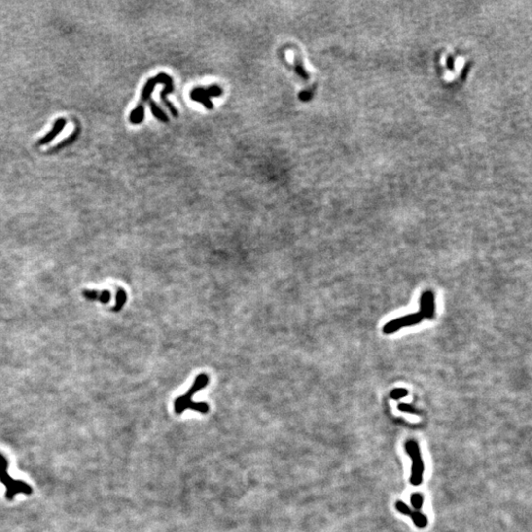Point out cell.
Instances as JSON below:
<instances>
[{
    "label": "cell",
    "mask_w": 532,
    "mask_h": 532,
    "mask_svg": "<svg viewBox=\"0 0 532 532\" xmlns=\"http://www.w3.org/2000/svg\"><path fill=\"white\" fill-rule=\"evenodd\" d=\"M157 84H165V88L161 92V95H160L161 101L169 108L170 112L172 113V115L174 117L178 116V111L177 110V108L173 106V104L167 98V96L170 95L174 91L173 78L170 75H168L167 73H159L155 77H151L150 79H148V81L145 83V85L143 87V90H142V93H141L140 101H139L138 105L136 106V107L131 111V113L129 115V121L132 124H140L144 120L145 105H146V103H148L150 101L151 95H152V93H153V91H154Z\"/></svg>",
    "instance_id": "6da1fadb"
},
{
    "label": "cell",
    "mask_w": 532,
    "mask_h": 532,
    "mask_svg": "<svg viewBox=\"0 0 532 532\" xmlns=\"http://www.w3.org/2000/svg\"><path fill=\"white\" fill-rule=\"evenodd\" d=\"M209 383V378L206 374H200L196 377L194 383L187 392L176 398L174 403V409L177 414L183 413L186 409H191L193 411L206 414L209 412V405L206 402H195L192 400L193 395L203 390Z\"/></svg>",
    "instance_id": "7a4b0ae2"
},
{
    "label": "cell",
    "mask_w": 532,
    "mask_h": 532,
    "mask_svg": "<svg viewBox=\"0 0 532 532\" xmlns=\"http://www.w3.org/2000/svg\"><path fill=\"white\" fill-rule=\"evenodd\" d=\"M0 482L5 486L6 493L5 496L8 500H13L18 494L30 495L32 493V488L30 485L25 483L22 480L13 479L8 473V461L0 454Z\"/></svg>",
    "instance_id": "3957f363"
},
{
    "label": "cell",
    "mask_w": 532,
    "mask_h": 532,
    "mask_svg": "<svg viewBox=\"0 0 532 532\" xmlns=\"http://www.w3.org/2000/svg\"><path fill=\"white\" fill-rule=\"evenodd\" d=\"M405 450L412 461L410 482L414 486H419L423 481L424 475V462L421 457L419 446L415 441L410 440L405 444Z\"/></svg>",
    "instance_id": "277c9868"
},
{
    "label": "cell",
    "mask_w": 532,
    "mask_h": 532,
    "mask_svg": "<svg viewBox=\"0 0 532 532\" xmlns=\"http://www.w3.org/2000/svg\"><path fill=\"white\" fill-rule=\"evenodd\" d=\"M223 94L221 87L217 85H211L208 87H196L190 92L191 100L203 105L207 109L213 108L211 98L220 97Z\"/></svg>",
    "instance_id": "5b68a950"
},
{
    "label": "cell",
    "mask_w": 532,
    "mask_h": 532,
    "mask_svg": "<svg viewBox=\"0 0 532 532\" xmlns=\"http://www.w3.org/2000/svg\"><path fill=\"white\" fill-rule=\"evenodd\" d=\"M423 319H424V316H423L421 313L408 315V316H405V317L396 319H394V320H392V321L387 323V324L384 326V332L387 333V334L393 333V332H395L396 330H398V329H400V328H402V327L418 324V323H419L420 321H422Z\"/></svg>",
    "instance_id": "8992f818"
},
{
    "label": "cell",
    "mask_w": 532,
    "mask_h": 532,
    "mask_svg": "<svg viewBox=\"0 0 532 532\" xmlns=\"http://www.w3.org/2000/svg\"><path fill=\"white\" fill-rule=\"evenodd\" d=\"M421 311L420 313L424 316V318L432 319L435 312V301H434V295L432 291H426L420 301Z\"/></svg>",
    "instance_id": "52a82bcc"
},
{
    "label": "cell",
    "mask_w": 532,
    "mask_h": 532,
    "mask_svg": "<svg viewBox=\"0 0 532 532\" xmlns=\"http://www.w3.org/2000/svg\"><path fill=\"white\" fill-rule=\"evenodd\" d=\"M66 119L63 118V117H60V118H57L56 121L54 122L52 128L50 131H48L42 138L39 139L38 141V144L39 145H46L48 143H50L59 133L62 132V130L64 129L65 125H66Z\"/></svg>",
    "instance_id": "ba28073f"
},
{
    "label": "cell",
    "mask_w": 532,
    "mask_h": 532,
    "mask_svg": "<svg viewBox=\"0 0 532 532\" xmlns=\"http://www.w3.org/2000/svg\"><path fill=\"white\" fill-rule=\"evenodd\" d=\"M82 295L87 299L88 301H96L100 302L102 304H107L110 300V292L108 290H84L82 292Z\"/></svg>",
    "instance_id": "9c48e42d"
},
{
    "label": "cell",
    "mask_w": 532,
    "mask_h": 532,
    "mask_svg": "<svg viewBox=\"0 0 532 532\" xmlns=\"http://www.w3.org/2000/svg\"><path fill=\"white\" fill-rule=\"evenodd\" d=\"M294 66H295L296 73L299 76H301L305 80L309 79V73L307 72V70L304 67L301 55L299 53H296V52H295V56H294Z\"/></svg>",
    "instance_id": "30bf717a"
},
{
    "label": "cell",
    "mask_w": 532,
    "mask_h": 532,
    "mask_svg": "<svg viewBox=\"0 0 532 532\" xmlns=\"http://www.w3.org/2000/svg\"><path fill=\"white\" fill-rule=\"evenodd\" d=\"M115 299H116V300H115V305H114V307L112 308V311L115 312V313H118L119 311L122 310L123 306H124L125 303H126V300H127L126 293H125V291H124L122 288H118V289H117Z\"/></svg>",
    "instance_id": "8fae6325"
},
{
    "label": "cell",
    "mask_w": 532,
    "mask_h": 532,
    "mask_svg": "<svg viewBox=\"0 0 532 532\" xmlns=\"http://www.w3.org/2000/svg\"><path fill=\"white\" fill-rule=\"evenodd\" d=\"M149 106H150L151 112L154 114L156 118H158L162 122H169L168 115L158 106V105L153 100L149 101Z\"/></svg>",
    "instance_id": "7c38bea8"
},
{
    "label": "cell",
    "mask_w": 532,
    "mask_h": 532,
    "mask_svg": "<svg viewBox=\"0 0 532 532\" xmlns=\"http://www.w3.org/2000/svg\"><path fill=\"white\" fill-rule=\"evenodd\" d=\"M408 516L411 517L414 525L416 527L420 528V529H424L428 525V520H427L426 516H424L420 512H412V511H410Z\"/></svg>",
    "instance_id": "4fadbf2b"
},
{
    "label": "cell",
    "mask_w": 532,
    "mask_h": 532,
    "mask_svg": "<svg viewBox=\"0 0 532 532\" xmlns=\"http://www.w3.org/2000/svg\"><path fill=\"white\" fill-rule=\"evenodd\" d=\"M423 502H424V499H423V496L419 493H416V494H413L411 496V505L413 506L414 509L416 510H421L422 507H423Z\"/></svg>",
    "instance_id": "5bb4252c"
},
{
    "label": "cell",
    "mask_w": 532,
    "mask_h": 532,
    "mask_svg": "<svg viewBox=\"0 0 532 532\" xmlns=\"http://www.w3.org/2000/svg\"><path fill=\"white\" fill-rule=\"evenodd\" d=\"M407 393H408L407 390H403V389H397V390H394L390 393V396H391V398L397 400V399H400V398H402V397H405V396L407 395Z\"/></svg>",
    "instance_id": "9a60e30c"
},
{
    "label": "cell",
    "mask_w": 532,
    "mask_h": 532,
    "mask_svg": "<svg viewBox=\"0 0 532 532\" xmlns=\"http://www.w3.org/2000/svg\"><path fill=\"white\" fill-rule=\"evenodd\" d=\"M398 409L400 411H403V412H407V413H412V414H418L419 412L414 409L412 406H410L409 404H404V403H401L398 405Z\"/></svg>",
    "instance_id": "2e32d148"
}]
</instances>
